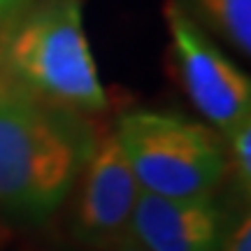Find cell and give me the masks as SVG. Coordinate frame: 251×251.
Returning a JSON list of instances; mask_svg holds the SVG:
<instances>
[{"label":"cell","instance_id":"cell-1","mask_svg":"<svg viewBox=\"0 0 251 251\" xmlns=\"http://www.w3.org/2000/svg\"><path fill=\"white\" fill-rule=\"evenodd\" d=\"M0 68V209L40 221L68 198L91 142Z\"/></svg>","mask_w":251,"mask_h":251},{"label":"cell","instance_id":"cell-2","mask_svg":"<svg viewBox=\"0 0 251 251\" xmlns=\"http://www.w3.org/2000/svg\"><path fill=\"white\" fill-rule=\"evenodd\" d=\"M0 68L54 107L68 112L107 107V91L84 28L81 0L33 2L9 28Z\"/></svg>","mask_w":251,"mask_h":251},{"label":"cell","instance_id":"cell-3","mask_svg":"<svg viewBox=\"0 0 251 251\" xmlns=\"http://www.w3.org/2000/svg\"><path fill=\"white\" fill-rule=\"evenodd\" d=\"M114 135L140 188L156 196H212L228 172L221 140L179 114L133 109L117 119Z\"/></svg>","mask_w":251,"mask_h":251},{"label":"cell","instance_id":"cell-4","mask_svg":"<svg viewBox=\"0 0 251 251\" xmlns=\"http://www.w3.org/2000/svg\"><path fill=\"white\" fill-rule=\"evenodd\" d=\"M163 14L181 84L198 112L224 135L251 121L249 77L221 54L179 0H165Z\"/></svg>","mask_w":251,"mask_h":251},{"label":"cell","instance_id":"cell-5","mask_svg":"<svg viewBox=\"0 0 251 251\" xmlns=\"http://www.w3.org/2000/svg\"><path fill=\"white\" fill-rule=\"evenodd\" d=\"M79 172L75 235L91 247H114L128 235L130 214L142 191L114 130L91 142Z\"/></svg>","mask_w":251,"mask_h":251},{"label":"cell","instance_id":"cell-6","mask_svg":"<svg viewBox=\"0 0 251 251\" xmlns=\"http://www.w3.org/2000/svg\"><path fill=\"white\" fill-rule=\"evenodd\" d=\"M128 237L149 251H221L228 224L212 196L168 198L140 191Z\"/></svg>","mask_w":251,"mask_h":251},{"label":"cell","instance_id":"cell-7","mask_svg":"<svg viewBox=\"0 0 251 251\" xmlns=\"http://www.w3.org/2000/svg\"><path fill=\"white\" fill-rule=\"evenodd\" d=\"M198 14L240 54H251V0H191Z\"/></svg>","mask_w":251,"mask_h":251},{"label":"cell","instance_id":"cell-8","mask_svg":"<svg viewBox=\"0 0 251 251\" xmlns=\"http://www.w3.org/2000/svg\"><path fill=\"white\" fill-rule=\"evenodd\" d=\"M228 140V149H230V158L228 165H233L237 184L244 193H249L251 186V121H244L237 128H233L226 135Z\"/></svg>","mask_w":251,"mask_h":251},{"label":"cell","instance_id":"cell-9","mask_svg":"<svg viewBox=\"0 0 251 251\" xmlns=\"http://www.w3.org/2000/svg\"><path fill=\"white\" fill-rule=\"evenodd\" d=\"M221 251H251V224L249 216H244L237 224L233 233L226 237V244Z\"/></svg>","mask_w":251,"mask_h":251},{"label":"cell","instance_id":"cell-10","mask_svg":"<svg viewBox=\"0 0 251 251\" xmlns=\"http://www.w3.org/2000/svg\"><path fill=\"white\" fill-rule=\"evenodd\" d=\"M112 251H149V249H144L142 244H137L133 237H128V235H126L124 240H119V242L112 247Z\"/></svg>","mask_w":251,"mask_h":251},{"label":"cell","instance_id":"cell-11","mask_svg":"<svg viewBox=\"0 0 251 251\" xmlns=\"http://www.w3.org/2000/svg\"><path fill=\"white\" fill-rule=\"evenodd\" d=\"M9 228L5 224H2V221H0V249H2V247H5V244H7V240H9Z\"/></svg>","mask_w":251,"mask_h":251},{"label":"cell","instance_id":"cell-12","mask_svg":"<svg viewBox=\"0 0 251 251\" xmlns=\"http://www.w3.org/2000/svg\"><path fill=\"white\" fill-rule=\"evenodd\" d=\"M14 2H17V0H0V19L5 17L12 7H14Z\"/></svg>","mask_w":251,"mask_h":251}]
</instances>
